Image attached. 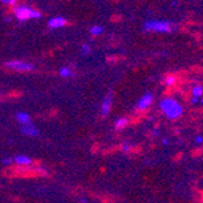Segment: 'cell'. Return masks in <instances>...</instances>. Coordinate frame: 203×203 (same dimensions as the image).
Segmentation results:
<instances>
[{
    "mask_svg": "<svg viewBox=\"0 0 203 203\" xmlns=\"http://www.w3.org/2000/svg\"><path fill=\"white\" fill-rule=\"evenodd\" d=\"M159 108L163 114L169 119H177L184 112L182 105L173 97H164L159 102Z\"/></svg>",
    "mask_w": 203,
    "mask_h": 203,
    "instance_id": "6da1fadb",
    "label": "cell"
},
{
    "mask_svg": "<svg viewBox=\"0 0 203 203\" xmlns=\"http://www.w3.org/2000/svg\"><path fill=\"white\" fill-rule=\"evenodd\" d=\"M145 29L154 33H170L174 29V24L169 21L150 19L145 23Z\"/></svg>",
    "mask_w": 203,
    "mask_h": 203,
    "instance_id": "7a4b0ae2",
    "label": "cell"
},
{
    "mask_svg": "<svg viewBox=\"0 0 203 203\" xmlns=\"http://www.w3.org/2000/svg\"><path fill=\"white\" fill-rule=\"evenodd\" d=\"M13 13L15 16L21 19V21H26V19H30V18H39L41 16L40 11L28 7L26 5H17L13 7Z\"/></svg>",
    "mask_w": 203,
    "mask_h": 203,
    "instance_id": "3957f363",
    "label": "cell"
},
{
    "mask_svg": "<svg viewBox=\"0 0 203 203\" xmlns=\"http://www.w3.org/2000/svg\"><path fill=\"white\" fill-rule=\"evenodd\" d=\"M6 67H9L13 71H17V72H29L34 68V66L32 63H28L24 61H17V60L6 62Z\"/></svg>",
    "mask_w": 203,
    "mask_h": 203,
    "instance_id": "277c9868",
    "label": "cell"
},
{
    "mask_svg": "<svg viewBox=\"0 0 203 203\" xmlns=\"http://www.w3.org/2000/svg\"><path fill=\"white\" fill-rule=\"evenodd\" d=\"M152 102H153V95H152V92H146L139 100V102H137V109L145 111V109H147L152 105Z\"/></svg>",
    "mask_w": 203,
    "mask_h": 203,
    "instance_id": "5b68a950",
    "label": "cell"
},
{
    "mask_svg": "<svg viewBox=\"0 0 203 203\" xmlns=\"http://www.w3.org/2000/svg\"><path fill=\"white\" fill-rule=\"evenodd\" d=\"M47 24H49L50 28L57 29V28H61V27L66 26V24H67V21H66V18L62 17V16H55V17H52L51 19H49Z\"/></svg>",
    "mask_w": 203,
    "mask_h": 203,
    "instance_id": "8992f818",
    "label": "cell"
},
{
    "mask_svg": "<svg viewBox=\"0 0 203 203\" xmlns=\"http://www.w3.org/2000/svg\"><path fill=\"white\" fill-rule=\"evenodd\" d=\"M111 106H112V94L109 92V94H107V96L103 98V101L101 103V108H100L101 114L102 115H107L109 113V111H111Z\"/></svg>",
    "mask_w": 203,
    "mask_h": 203,
    "instance_id": "52a82bcc",
    "label": "cell"
},
{
    "mask_svg": "<svg viewBox=\"0 0 203 203\" xmlns=\"http://www.w3.org/2000/svg\"><path fill=\"white\" fill-rule=\"evenodd\" d=\"M21 131L24 134V135H28V136H36L38 135V129L34 124H27V125H21Z\"/></svg>",
    "mask_w": 203,
    "mask_h": 203,
    "instance_id": "ba28073f",
    "label": "cell"
},
{
    "mask_svg": "<svg viewBox=\"0 0 203 203\" xmlns=\"http://www.w3.org/2000/svg\"><path fill=\"white\" fill-rule=\"evenodd\" d=\"M13 162L17 165H21V167H28V165L32 164V159L28 156H24V154H18L16 157H13Z\"/></svg>",
    "mask_w": 203,
    "mask_h": 203,
    "instance_id": "9c48e42d",
    "label": "cell"
},
{
    "mask_svg": "<svg viewBox=\"0 0 203 203\" xmlns=\"http://www.w3.org/2000/svg\"><path fill=\"white\" fill-rule=\"evenodd\" d=\"M16 119H17V122H18L21 125H27V124H30V123H32V119H30L29 114L26 113V112H17Z\"/></svg>",
    "mask_w": 203,
    "mask_h": 203,
    "instance_id": "30bf717a",
    "label": "cell"
},
{
    "mask_svg": "<svg viewBox=\"0 0 203 203\" xmlns=\"http://www.w3.org/2000/svg\"><path fill=\"white\" fill-rule=\"evenodd\" d=\"M191 95H192V97L202 98L203 97V86L202 85H194L191 90Z\"/></svg>",
    "mask_w": 203,
    "mask_h": 203,
    "instance_id": "8fae6325",
    "label": "cell"
},
{
    "mask_svg": "<svg viewBox=\"0 0 203 203\" xmlns=\"http://www.w3.org/2000/svg\"><path fill=\"white\" fill-rule=\"evenodd\" d=\"M126 125H128V119H126L125 117H120V118H118L117 122H115V129H117V130H120V129L125 128Z\"/></svg>",
    "mask_w": 203,
    "mask_h": 203,
    "instance_id": "7c38bea8",
    "label": "cell"
},
{
    "mask_svg": "<svg viewBox=\"0 0 203 203\" xmlns=\"http://www.w3.org/2000/svg\"><path fill=\"white\" fill-rule=\"evenodd\" d=\"M102 33H103V27H101V26H92L90 28V34L94 35V36L101 35Z\"/></svg>",
    "mask_w": 203,
    "mask_h": 203,
    "instance_id": "4fadbf2b",
    "label": "cell"
},
{
    "mask_svg": "<svg viewBox=\"0 0 203 203\" xmlns=\"http://www.w3.org/2000/svg\"><path fill=\"white\" fill-rule=\"evenodd\" d=\"M73 73H72V71L68 68V67H62L61 69H60V75L61 77H63V78H67V77H71Z\"/></svg>",
    "mask_w": 203,
    "mask_h": 203,
    "instance_id": "5bb4252c",
    "label": "cell"
},
{
    "mask_svg": "<svg viewBox=\"0 0 203 203\" xmlns=\"http://www.w3.org/2000/svg\"><path fill=\"white\" fill-rule=\"evenodd\" d=\"M175 83H176V77H174V75H168V77L164 79V84H165L167 86H173Z\"/></svg>",
    "mask_w": 203,
    "mask_h": 203,
    "instance_id": "9a60e30c",
    "label": "cell"
},
{
    "mask_svg": "<svg viewBox=\"0 0 203 203\" xmlns=\"http://www.w3.org/2000/svg\"><path fill=\"white\" fill-rule=\"evenodd\" d=\"M81 51H83L84 53H90V52H91V49H90V46H89L88 44H84V45L81 46Z\"/></svg>",
    "mask_w": 203,
    "mask_h": 203,
    "instance_id": "2e32d148",
    "label": "cell"
},
{
    "mask_svg": "<svg viewBox=\"0 0 203 203\" xmlns=\"http://www.w3.org/2000/svg\"><path fill=\"white\" fill-rule=\"evenodd\" d=\"M194 141H196V143H203V136L202 135H197L194 137Z\"/></svg>",
    "mask_w": 203,
    "mask_h": 203,
    "instance_id": "e0dca14e",
    "label": "cell"
},
{
    "mask_svg": "<svg viewBox=\"0 0 203 203\" xmlns=\"http://www.w3.org/2000/svg\"><path fill=\"white\" fill-rule=\"evenodd\" d=\"M1 2L2 4H7V5H15L16 4V1H13V0H2Z\"/></svg>",
    "mask_w": 203,
    "mask_h": 203,
    "instance_id": "ac0fdd59",
    "label": "cell"
},
{
    "mask_svg": "<svg viewBox=\"0 0 203 203\" xmlns=\"http://www.w3.org/2000/svg\"><path fill=\"white\" fill-rule=\"evenodd\" d=\"M122 150H123L124 152H126V151H129V150H130V146H129L128 143H124V145L122 146Z\"/></svg>",
    "mask_w": 203,
    "mask_h": 203,
    "instance_id": "d6986e66",
    "label": "cell"
},
{
    "mask_svg": "<svg viewBox=\"0 0 203 203\" xmlns=\"http://www.w3.org/2000/svg\"><path fill=\"white\" fill-rule=\"evenodd\" d=\"M199 100H201V98H196V97H191V103H192V105H196V103H198V102H199Z\"/></svg>",
    "mask_w": 203,
    "mask_h": 203,
    "instance_id": "ffe728a7",
    "label": "cell"
},
{
    "mask_svg": "<svg viewBox=\"0 0 203 203\" xmlns=\"http://www.w3.org/2000/svg\"><path fill=\"white\" fill-rule=\"evenodd\" d=\"M2 163H4V164H11V158H5V159H2Z\"/></svg>",
    "mask_w": 203,
    "mask_h": 203,
    "instance_id": "44dd1931",
    "label": "cell"
},
{
    "mask_svg": "<svg viewBox=\"0 0 203 203\" xmlns=\"http://www.w3.org/2000/svg\"><path fill=\"white\" fill-rule=\"evenodd\" d=\"M162 142H163V145H169V140H168V139H165V137L162 140Z\"/></svg>",
    "mask_w": 203,
    "mask_h": 203,
    "instance_id": "7402d4cb",
    "label": "cell"
},
{
    "mask_svg": "<svg viewBox=\"0 0 203 203\" xmlns=\"http://www.w3.org/2000/svg\"><path fill=\"white\" fill-rule=\"evenodd\" d=\"M80 201H81V203H86V199H85V198H81Z\"/></svg>",
    "mask_w": 203,
    "mask_h": 203,
    "instance_id": "603a6c76",
    "label": "cell"
},
{
    "mask_svg": "<svg viewBox=\"0 0 203 203\" xmlns=\"http://www.w3.org/2000/svg\"><path fill=\"white\" fill-rule=\"evenodd\" d=\"M199 102H201V103H202V105H203V97H202V98H201V100H199Z\"/></svg>",
    "mask_w": 203,
    "mask_h": 203,
    "instance_id": "cb8c5ba5",
    "label": "cell"
}]
</instances>
